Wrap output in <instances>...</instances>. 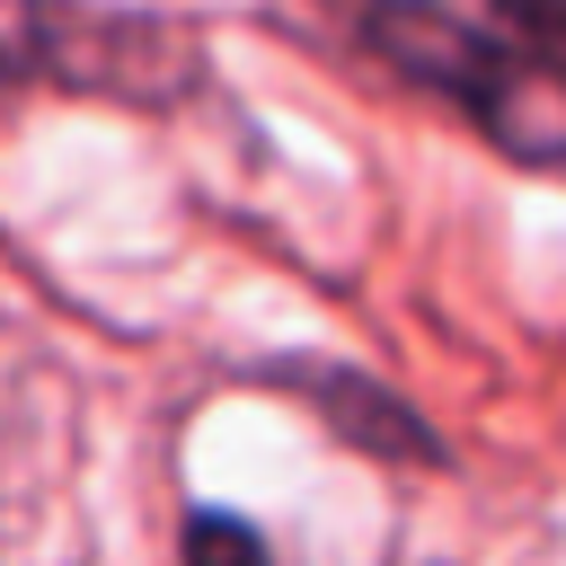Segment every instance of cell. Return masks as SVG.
Returning <instances> with one entry per match:
<instances>
[{
  "instance_id": "277c9868",
  "label": "cell",
  "mask_w": 566,
  "mask_h": 566,
  "mask_svg": "<svg viewBox=\"0 0 566 566\" xmlns=\"http://www.w3.org/2000/svg\"><path fill=\"white\" fill-rule=\"evenodd\" d=\"M186 566H274V548L239 513H186Z\"/></svg>"
},
{
  "instance_id": "6da1fadb",
  "label": "cell",
  "mask_w": 566,
  "mask_h": 566,
  "mask_svg": "<svg viewBox=\"0 0 566 566\" xmlns=\"http://www.w3.org/2000/svg\"><path fill=\"white\" fill-rule=\"evenodd\" d=\"M371 53L451 97L504 159L522 168H566V71L539 62L504 18L460 9V0H371Z\"/></svg>"
},
{
  "instance_id": "7a4b0ae2",
  "label": "cell",
  "mask_w": 566,
  "mask_h": 566,
  "mask_svg": "<svg viewBox=\"0 0 566 566\" xmlns=\"http://www.w3.org/2000/svg\"><path fill=\"white\" fill-rule=\"evenodd\" d=\"M195 44L168 18L88 9V0H0V88H80V97H177Z\"/></svg>"
},
{
  "instance_id": "5b68a950",
  "label": "cell",
  "mask_w": 566,
  "mask_h": 566,
  "mask_svg": "<svg viewBox=\"0 0 566 566\" xmlns=\"http://www.w3.org/2000/svg\"><path fill=\"white\" fill-rule=\"evenodd\" d=\"M478 9H486V18H504L539 62H557V71H566V0H478Z\"/></svg>"
},
{
  "instance_id": "3957f363",
  "label": "cell",
  "mask_w": 566,
  "mask_h": 566,
  "mask_svg": "<svg viewBox=\"0 0 566 566\" xmlns=\"http://www.w3.org/2000/svg\"><path fill=\"white\" fill-rule=\"evenodd\" d=\"M265 380L292 389L301 407H318V424H336V442H354L371 460H442V442L424 433V416L389 380H371L354 363H274Z\"/></svg>"
}]
</instances>
